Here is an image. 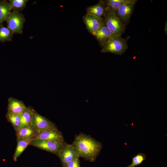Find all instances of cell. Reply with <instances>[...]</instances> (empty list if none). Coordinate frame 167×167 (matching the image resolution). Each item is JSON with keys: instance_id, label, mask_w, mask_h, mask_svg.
<instances>
[{"instance_id": "obj_5", "label": "cell", "mask_w": 167, "mask_h": 167, "mask_svg": "<svg viewBox=\"0 0 167 167\" xmlns=\"http://www.w3.org/2000/svg\"><path fill=\"white\" fill-rule=\"evenodd\" d=\"M6 21L7 28L13 33H22L25 21L22 14L18 11H13L9 15Z\"/></svg>"}, {"instance_id": "obj_14", "label": "cell", "mask_w": 167, "mask_h": 167, "mask_svg": "<svg viewBox=\"0 0 167 167\" xmlns=\"http://www.w3.org/2000/svg\"><path fill=\"white\" fill-rule=\"evenodd\" d=\"M107 8L102 3L99 1L97 4L88 7L86 9L87 14L103 18L107 11Z\"/></svg>"}, {"instance_id": "obj_15", "label": "cell", "mask_w": 167, "mask_h": 167, "mask_svg": "<svg viewBox=\"0 0 167 167\" xmlns=\"http://www.w3.org/2000/svg\"><path fill=\"white\" fill-rule=\"evenodd\" d=\"M12 9L9 3L5 1H0V24L6 21Z\"/></svg>"}, {"instance_id": "obj_18", "label": "cell", "mask_w": 167, "mask_h": 167, "mask_svg": "<svg viewBox=\"0 0 167 167\" xmlns=\"http://www.w3.org/2000/svg\"><path fill=\"white\" fill-rule=\"evenodd\" d=\"M32 117V108L26 107L24 111L20 114V127L26 126H30Z\"/></svg>"}, {"instance_id": "obj_23", "label": "cell", "mask_w": 167, "mask_h": 167, "mask_svg": "<svg viewBox=\"0 0 167 167\" xmlns=\"http://www.w3.org/2000/svg\"><path fill=\"white\" fill-rule=\"evenodd\" d=\"M65 167H80L79 158L71 161L67 164Z\"/></svg>"}, {"instance_id": "obj_21", "label": "cell", "mask_w": 167, "mask_h": 167, "mask_svg": "<svg viewBox=\"0 0 167 167\" xmlns=\"http://www.w3.org/2000/svg\"><path fill=\"white\" fill-rule=\"evenodd\" d=\"M146 159V156L144 153H139L133 157L131 163L126 167H135L139 165Z\"/></svg>"}, {"instance_id": "obj_2", "label": "cell", "mask_w": 167, "mask_h": 167, "mask_svg": "<svg viewBox=\"0 0 167 167\" xmlns=\"http://www.w3.org/2000/svg\"><path fill=\"white\" fill-rule=\"evenodd\" d=\"M129 38H122L121 35L113 36L102 45L101 52L122 55L127 48V42Z\"/></svg>"}, {"instance_id": "obj_22", "label": "cell", "mask_w": 167, "mask_h": 167, "mask_svg": "<svg viewBox=\"0 0 167 167\" xmlns=\"http://www.w3.org/2000/svg\"><path fill=\"white\" fill-rule=\"evenodd\" d=\"M10 4L12 8L15 10L23 9L26 6L28 0H10Z\"/></svg>"}, {"instance_id": "obj_20", "label": "cell", "mask_w": 167, "mask_h": 167, "mask_svg": "<svg viewBox=\"0 0 167 167\" xmlns=\"http://www.w3.org/2000/svg\"><path fill=\"white\" fill-rule=\"evenodd\" d=\"M13 33L7 27L0 26V42H4L11 41Z\"/></svg>"}, {"instance_id": "obj_17", "label": "cell", "mask_w": 167, "mask_h": 167, "mask_svg": "<svg viewBox=\"0 0 167 167\" xmlns=\"http://www.w3.org/2000/svg\"><path fill=\"white\" fill-rule=\"evenodd\" d=\"M129 0H101L99 1L102 3L106 7L115 13V11L124 3Z\"/></svg>"}, {"instance_id": "obj_3", "label": "cell", "mask_w": 167, "mask_h": 167, "mask_svg": "<svg viewBox=\"0 0 167 167\" xmlns=\"http://www.w3.org/2000/svg\"><path fill=\"white\" fill-rule=\"evenodd\" d=\"M107 9L103 19L107 27L113 36L121 35L125 30L126 25L121 23L114 13Z\"/></svg>"}, {"instance_id": "obj_10", "label": "cell", "mask_w": 167, "mask_h": 167, "mask_svg": "<svg viewBox=\"0 0 167 167\" xmlns=\"http://www.w3.org/2000/svg\"><path fill=\"white\" fill-rule=\"evenodd\" d=\"M103 18L86 14L83 16V19L88 31L93 35L100 28Z\"/></svg>"}, {"instance_id": "obj_1", "label": "cell", "mask_w": 167, "mask_h": 167, "mask_svg": "<svg viewBox=\"0 0 167 167\" xmlns=\"http://www.w3.org/2000/svg\"><path fill=\"white\" fill-rule=\"evenodd\" d=\"M71 145L77 151L79 157L92 162L96 160L102 147L101 143L90 135L82 133L75 136Z\"/></svg>"}, {"instance_id": "obj_19", "label": "cell", "mask_w": 167, "mask_h": 167, "mask_svg": "<svg viewBox=\"0 0 167 167\" xmlns=\"http://www.w3.org/2000/svg\"><path fill=\"white\" fill-rule=\"evenodd\" d=\"M6 117L8 121L11 124L15 131H17L19 128L20 125V114L7 112Z\"/></svg>"}, {"instance_id": "obj_9", "label": "cell", "mask_w": 167, "mask_h": 167, "mask_svg": "<svg viewBox=\"0 0 167 167\" xmlns=\"http://www.w3.org/2000/svg\"><path fill=\"white\" fill-rule=\"evenodd\" d=\"M62 167H65L71 161L79 158V154L71 144L64 142L58 156Z\"/></svg>"}, {"instance_id": "obj_4", "label": "cell", "mask_w": 167, "mask_h": 167, "mask_svg": "<svg viewBox=\"0 0 167 167\" xmlns=\"http://www.w3.org/2000/svg\"><path fill=\"white\" fill-rule=\"evenodd\" d=\"M64 143H60L48 140L34 139L30 141L29 145L58 156Z\"/></svg>"}, {"instance_id": "obj_8", "label": "cell", "mask_w": 167, "mask_h": 167, "mask_svg": "<svg viewBox=\"0 0 167 167\" xmlns=\"http://www.w3.org/2000/svg\"><path fill=\"white\" fill-rule=\"evenodd\" d=\"M137 1L129 0L122 5L114 13L123 24L126 25L129 23Z\"/></svg>"}, {"instance_id": "obj_6", "label": "cell", "mask_w": 167, "mask_h": 167, "mask_svg": "<svg viewBox=\"0 0 167 167\" xmlns=\"http://www.w3.org/2000/svg\"><path fill=\"white\" fill-rule=\"evenodd\" d=\"M34 139L48 140L60 143L65 142L62 132L56 126L44 131H38L32 140Z\"/></svg>"}, {"instance_id": "obj_7", "label": "cell", "mask_w": 167, "mask_h": 167, "mask_svg": "<svg viewBox=\"0 0 167 167\" xmlns=\"http://www.w3.org/2000/svg\"><path fill=\"white\" fill-rule=\"evenodd\" d=\"M32 117L30 126L37 131H42L56 126L52 122L41 115L32 108Z\"/></svg>"}, {"instance_id": "obj_12", "label": "cell", "mask_w": 167, "mask_h": 167, "mask_svg": "<svg viewBox=\"0 0 167 167\" xmlns=\"http://www.w3.org/2000/svg\"><path fill=\"white\" fill-rule=\"evenodd\" d=\"M24 103L21 101L12 97L8 100L7 112L16 114H21L26 107Z\"/></svg>"}, {"instance_id": "obj_11", "label": "cell", "mask_w": 167, "mask_h": 167, "mask_svg": "<svg viewBox=\"0 0 167 167\" xmlns=\"http://www.w3.org/2000/svg\"><path fill=\"white\" fill-rule=\"evenodd\" d=\"M93 35L101 46L110 38L113 37L103 18L100 28Z\"/></svg>"}, {"instance_id": "obj_16", "label": "cell", "mask_w": 167, "mask_h": 167, "mask_svg": "<svg viewBox=\"0 0 167 167\" xmlns=\"http://www.w3.org/2000/svg\"><path fill=\"white\" fill-rule=\"evenodd\" d=\"M17 145L16 149L13 155V160L16 161L18 158L26 148L28 145H29L30 141L22 138L17 139Z\"/></svg>"}, {"instance_id": "obj_13", "label": "cell", "mask_w": 167, "mask_h": 167, "mask_svg": "<svg viewBox=\"0 0 167 167\" xmlns=\"http://www.w3.org/2000/svg\"><path fill=\"white\" fill-rule=\"evenodd\" d=\"M16 132L17 139L21 138L30 141L38 132L31 126L20 127Z\"/></svg>"}]
</instances>
